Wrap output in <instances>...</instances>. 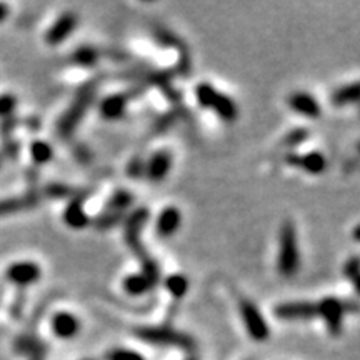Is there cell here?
Segmentation results:
<instances>
[{
  "label": "cell",
  "mask_w": 360,
  "mask_h": 360,
  "mask_svg": "<svg viewBox=\"0 0 360 360\" xmlns=\"http://www.w3.org/2000/svg\"><path fill=\"white\" fill-rule=\"evenodd\" d=\"M17 98L11 96V94H6V96H0V117L12 114L15 110Z\"/></svg>",
  "instance_id": "4316f807"
},
{
  "label": "cell",
  "mask_w": 360,
  "mask_h": 360,
  "mask_svg": "<svg viewBox=\"0 0 360 360\" xmlns=\"http://www.w3.org/2000/svg\"><path fill=\"white\" fill-rule=\"evenodd\" d=\"M187 360H197V359H187Z\"/></svg>",
  "instance_id": "1f68e13d"
},
{
  "label": "cell",
  "mask_w": 360,
  "mask_h": 360,
  "mask_svg": "<svg viewBox=\"0 0 360 360\" xmlns=\"http://www.w3.org/2000/svg\"><path fill=\"white\" fill-rule=\"evenodd\" d=\"M147 219H148V210L139 209L137 212H135L132 217L129 219L127 227H125V238H127L130 247H132V249H135V250L141 249V244H139V237H141L142 227L146 225Z\"/></svg>",
  "instance_id": "e0dca14e"
},
{
  "label": "cell",
  "mask_w": 360,
  "mask_h": 360,
  "mask_svg": "<svg viewBox=\"0 0 360 360\" xmlns=\"http://www.w3.org/2000/svg\"><path fill=\"white\" fill-rule=\"evenodd\" d=\"M34 360H42V359H39V357H35V359H34Z\"/></svg>",
  "instance_id": "4dcf8cb0"
},
{
  "label": "cell",
  "mask_w": 360,
  "mask_h": 360,
  "mask_svg": "<svg viewBox=\"0 0 360 360\" xmlns=\"http://www.w3.org/2000/svg\"><path fill=\"white\" fill-rule=\"evenodd\" d=\"M352 285H354V290H355V294H357V295L360 297V276L354 278V281H352Z\"/></svg>",
  "instance_id": "f1b7e54d"
},
{
  "label": "cell",
  "mask_w": 360,
  "mask_h": 360,
  "mask_svg": "<svg viewBox=\"0 0 360 360\" xmlns=\"http://www.w3.org/2000/svg\"><path fill=\"white\" fill-rule=\"evenodd\" d=\"M276 315L283 321H310L317 315V304L312 302H287L278 305Z\"/></svg>",
  "instance_id": "ba28073f"
},
{
  "label": "cell",
  "mask_w": 360,
  "mask_h": 360,
  "mask_svg": "<svg viewBox=\"0 0 360 360\" xmlns=\"http://www.w3.org/2000/svg\"><path fill=\"white\" fill-rule=\"evenodd\" d=\"M98 60V51L97 49L90 47V45H84L72 53V62L80 67H90L97 64Z\"/></svg>",
  "instance_id": "7402d4cb"
},
{
  "label": "cell",
  "mask_w": 360,
  "mask_h": 360,
  "mask_svg": "<svg viewBox=\"0 0 360 360\" xmlns=\"http://www.w3.org/2000/svg\"><path fill=\"white\" fill-rule=\"evenodd\" d=\"M152 287H154V283L148 281L143 274H132V276L125 277L124 281V290L127 292L129 295H143L147 294Z\"/></svg>",
  "instance_id": "ffe728a7"
},
{
  "label": "cell",
  "mask_w": 360,
  "mask_h": 360,
  "mask_svg": "<svg viewBox=\"0 0 360 360\" xmlns=\"http://www.w3.org/2000/svg\"><path fill=\"white\" fill-rule=\"evenodd\" d=\"M342 272H344V277L349 278L350 282H352L355 277H359L360 276V257L359 255L350 257L347 262H345L344 270H342Z\"/></svg>",
  "instance_id": "484cf974"
},
{
  "label": "cell",
  "mask_w": 360,
  "mask_h": 360,
  "mask_svg": "<svg viewBox=\"0 0 360 360\" xmlns=\"http://www.w3.org/2000/svg\"><path fill=\"white\" fill-rule=\"evenodd\" d=\"M180 224H182V214L177 207H165L157 217V233L162 237H172L179 232Z\"/></svg>",
  "instance_id": "5bb4252c"
},
{
  "label": "cell",
  "mask_w": 360,
  "mask_h": 360,
  "mask_svg": "<svg viewBox=\"0 0 360 360\" xmlns=\"http://www.w3.org/2000/svg\"><path fill=\"white\" fill-rule=\"evenodd\" d=\"M8 17V7L6 4H0V22H4Z\"/></svg>",
  "instance_id": "83f0119b"
},
{
  "label": "cell",
  "mask_w": 360,
  "mask_h": 360,
  "mask_svg": "<svg viewBox=\"0 0 360 360\" xmlns=\"http://www.w3.org/2000/svg\"><path fill=\"white\" fill-rule=\"evenodd\" d=\"M64 222L69 225L70 229H85L89 224V215L84 209L82 199H74L64 210Z\"/></svg>",
  "instance_id": "2e32d148"
},
{
  "label": "cell",
  "mask_w": 360,
  "mask_h": 360,
  "mask_svg": "<svg viewBox=\"0 0 360 360\" xmlns=\"http://www.w3.org/2000/svg\"><path fill=\"white\" fill-rule=\"evenodd\" d=\"M172 167V155L169 150H159L146 164V175L152 182H160L167 177Z\"/></svg>",
  "instance_id": "8fae6325"
},
{
  "label": "cell",
  "mask_w": 360,
  "mask_h": 360,
  "mask_svg": "<svg viewBox=\"0 0 360 360\" xmlns=\"http://www.w3.org/2000/svg\"><path fill=\"white\" fill-rule=\"evenodd\" d=\"M85 360H92V359H85Z\"/></svg>",
  "instance_id": "d6a6232c"
},
{
  "label": "cell",
  "mask_w": 360,
  "mask_h": 360,
  "mask_svg": "<svg viewBox=\"0 0 360 360\" xmlns=\"http://www.w3.org/2000/svg\"><path fill=\"white\" fill-rule=\"evenodd\" d=\"M135 335L154 345H167V347H177L182 350H193L195 347V340L191 335L174 330L170 327H141L135 330Z\"/></svg>",
  "instance_id": "277c9868"
},
{
  "label": "cell",
  "mask_w": 360,
  "mask_h": 360,
  "mask_svg": "<svg viewBox=\"0 0 360 360\" xmlns=\"http://www.w3.org/2000/svg\"><path fill=\"white\" fill-rule=\"evenodd\" d=\"M240 314L242 319H244V326L249 332L250 339L255 342H265L270 335V328L265 322L264 315L260 314L257 305L250 300H242L240 302Z\"/></svg>",
  "instance_id": "8992f818"
},
{
  "label": "cell",
  "mask_w": 360,
  "mask_h": 360,
  "mask_svg": "<svg viewBox=\"0 0 360 360\" xmlns=\"http://www.w3.org/2000/svg\"><path fill=\"white\" fill-rule=\"evenodd\" d=\"M105 360H146L141 354L129 349H112L105 354Z\"/></svg>",
  "instance_id": "d4e9b609"
},
{
  "label": "cell",
  "mask_w": 360,
  "mask_h": 360,
  "mask_svg": "<svg viewBox=\"0 0 360 360\" xmlns=\"http://www.w3.org/2000/svg\"><path fill=\"white\" fill-rule=\"evenodd\" d=\"M330 101L337 107H344V105H349V103L360 102V80L337 89L335 92L332 94Z\"/></svg>",
  "instance_id": "ac0fdd59"
},
{
  "label": "cell",
  "mask_w": 360,
  "mask_h": 360,
  "mask_svg": "<svg viewBox=\"0 0 360 360\" xmlns=\"http://www.w3.org/2000/svg\"><path fill=\"white\" fill-rule=\"evenodd\" d=\"M52 330L58 339H74L80 330V322L74 314L58 312L52 319Z\"/></svg>",
  "instance_id": "4fadbf2b"
},
{
  "label": "cell",
  "mask_w": 360,
  "mask_h": 360,
  "mask_svg": "<svg viewBox=\"0 0 360 360\" xmlns=\"http://www.w3.org/2000/svg\"><path fill=\"white\" fill-rule=\"evenodd\" d=\"M345 310H347V304L342 302L337 297H326L317 304V315L323 319L330 335H340Z\"/></svg>",
  "instance_id": "5b68a950"
},
{
  "label": "cell",
  "mask_w": 360,
  "mask_h": 360,
  "mask_svg": "<svg viewBox=\"0 0 360 360\" xmlns=\"http://www.w3.org/2000/svg\"><path fill=\"white\" fill-rule=\"evenodd\" d=\"M37 204V197L34 195H25V197H13V199L0 200V217H6L13 212H19V210L30 209Z\"/></svg>",
  "instance_id": "d6986e66"
},
{
  "label": "cell",
  "mask_w": 360,
  "mask_h": 360,
  "mask_svg": "<svg viewBox=\"0 0 360 360\" xmlns=\"http://www.w3.org/2000/svg\"><path fill=\"white\" fill-rule=\"evenodd\" d=\"M101 114L103 119L107 120H117L124 115L125 109H127V97L124 94H115V96L105 97L101 102Z\"/></svg>",
  "instance_id": "9a60e30c"
},
{
  "label": "cell",
  "mask_w": 360,
  "mask_h": 360,
  "mask_svg": "<svg viewBox=\"0 0 360 360\" xmlns=\"http://www.w3.org/2000/svg\"><path fill=\"white\" fill-rule=\"evenodd\" d=\"M277 269L283 277H294L300 269V250L297 242L295 225L290 220L283 222L278 233Z\"/></svg>",
  "instance_id": "6da1fadb"
},
{
  "label": "cell",
  "mask_w": 360,
  "mask_h": 360,
  "mask_svg": "<svg viewBox=\"0 0 360 360\" xmlns=\"http://www.w3.org/2000/svg\"><path fill=\"white\" fill-rule=\"evenodd\" d=\"M30 154H32V159L37 164H47V162L52 160L53 148L51 147V143L44 141H35L32 147H30Z\"/></svg>",
  "instance_id": "603a6c76"
},
{
  "label": "cell",
  "mask_w": 360,
  "mask_h": 360,
  "mask_svg": "<svg viewBox=\"0 0 360 360\" xmlns=\"http://www.w3.org/2000/svg\"><path fill=\"white\" fill-rule=\"evenodd\" d=\"M42 276V269L35 262L30 260H20V262H13L8 265L6 277L8 282L15 283L19 287L32 285Z\"/></svg>",
  "instance_id": "52a82bcc"
},
{
  "label": "cell",
  "mask_w": 360,
  "mask_h": 360,
  "mask_svg": "<svg viewBox=\"0 0 360 360\" xmlns=\"http://www.w3.org/2000/svg\"><path fill=\"white\" fill-rule=\"evenodd\" d=\"M195 97L199 101L200 105H204L205 109L214 110L220 119L225 122H233L238 117L237 103L232 101L229 96L220 94L217 89H214L210 84H199L195 87Z\"/></svg>",
  "instance_id": "3957f363"
},
{
  "label": "cell",
  "mask_w": 360,
  "mask_h": 360,
  "mask_svg": "<svg viewBox=\"0 0 360 360\" xmlns=\"http://www.w3.org/2000/svg\"><path fill=\"white\" fill-rule=\"evenodd\" d=\"M289 107L297 114L309 117V119H317L322 115V107L317 98L307 92H294L289 97Z\"/></svg>",
  "instance_id": "30bf717a"
},
{
  "label": "cell",
  "mask_w": 360,
  "mask_h": 360,
  "mask_svg": "<svg viewBox=\"0 0 360 360\" xmlns=\"http://www.w3.org/2000/svg\"><path fill=\"white\" fill-rule=\"evenodd\" d=\"M352 236H354V238H355V240H357V242H359V244H360V224L357 225V227H355V229H354Z\"/></svg>",
  "instance_id": "f546056e"
},
{
  "label": "cell",
  "mask_w": 360,
  "mask_h": 360,
  "mask_svg": "<svg viewBox=\"0 0 360 360\" xmlns=\"http://www.w3.org/2000/svg\"><path fill=\"white\" fill-rule=\"evenodd\" d=\"M97 87L96 84H85L82 89L79 90V94L75 96L74 102L70 103V107L67 112L62 115L60 122H58V132H60L62 137H69V135L74 132L75 127H77L80 120L84 119V115L87 114L89 107L92 105L94 98H96Z\"/></svg>",
  "instance_id": "7a4b0ae2"
},
{
  "label": "cell",
  "mask_w": 360,
  "mask_h": 360,
  "mask_svg": "<svg viewBox=\"0 0 360 360\" xmlns=\"http://www.w3.org/2000/svg\"><path fill=\"white\" fill-rule=\"evenodd\" d=\"M188 278L186 276H180V274H174V276H169L165 278V289L170 292V295L175 297V299H180L188 292Z\"/></svg>",
  "instance_id": "44dd1931"
},
{
  "label": "cell",
  "mask_w": 360,
  "mask_h": 360,
  "mask_svg": "<svg viewBox=\"0 0 360 360\" xmlns=\"http://www.w3.org/2000/svg\"><path fill=\"white\" fill-rule=\"evenodd\" d=\"M132 195L127 191H117L109 200V210H112L114 214L122 212L124 209H127L132 204Z\"/></svg>",
  "instance_id": "cb8c5ba5"
},
{
  "label": "cell",
  "mask_w": 360,
  "mask_h": 360,
  "mask_svg": "<svg viewBox=\"0 0 360 360\" xmlns=\"http://www.w3.org/2000/svg\"><path fill=\"white\" fill-rule=\"evenodd\" d=\"M287 164L295 165V167L305 170V172L319 175L327 169V159L321 152H309L304 155H289L287 157Z\"/></svg>",
  "instance_id": "7c38bea8"
},
{
  "label": "cell",
  "mask_w": 360,
  "mask_h": 360,
  "mask_svg": "<svg viewBox=\"0 0 360 360\" xmlns=\"http://www.w3.org/2000/svg\"><path fill=\"white\" fill-rule=\"evenodd\" d=\"M77 15L74 12H65L64 15H60L56 20L51 29H49L47 35H45V40H47L49 45H58L69 37V35L74 32L75 27H77Z\"/></svg>",
  "instance_id": "9c48e42d"
}]
</instances>
